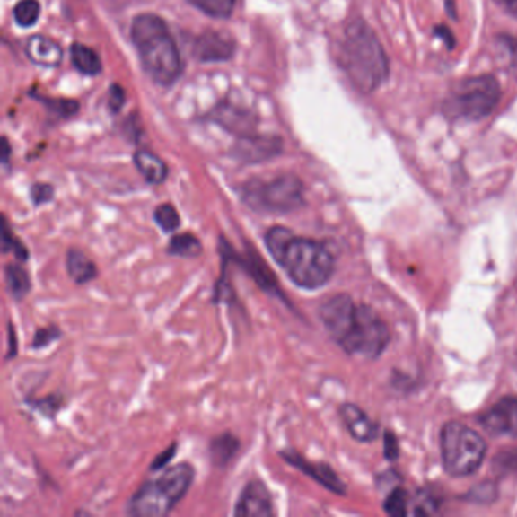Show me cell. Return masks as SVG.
Returning a JSON list of instances; mask_svg holds the SVG:
<instances>
[{
	"instance_id": "obj_1",
	"label": "cell",
	"mask_w": 517,
	"mask_h": 517,
	"mask_svg": "<svg viewBox=\"0 0 517 517\" xmlns=\"http://www.w3.org/2000/svg\"><path fill=\"white\" fill-rule=\"evenodd\" d=\"M264 244L275 263L298 287L318 290L329 283L336 272V259L327 244L299 237L285 226H272L264 234Z\"/></svg>"
},
{
	"instance_id": "obj_2",
	"label": "cell",
	"mask_w": 517,
	"mask_h": 517,
	"mask_svg": "<svg viewBox=\"0 0 517 517\" xmlns=\"http://www.w3.org/2000/svg\"><path fill=\"white\" fill-rule=\"evenodd\" d=\"M340 63L352 85L369 94L386 83L389 59L382 44L366 22L356 19L345 30L340 46Z\"/></svg>"
},
{
	"instance_id": "obj_3",
	"label": "cell",
	"mask_w": 517,
	"mask_h": 517,
	"mask_svg": "<svg viewBox=\"0 0 517 517\" xmlns=\"http://www.w3.org/2000/svg\"><path fill=\"white\" fill-rule=\"evenodd\" d=\"M131 35L143 67L155 83L171 85L181 76V54L162 17L137 15L132 22Z\"/></svg>"
},
{
	"instance_id": "obj_4",
	"label": "cell",
	"mask_w": 517,
	"mask_h": 517,
	"mask_svg": "<svg viewBox=\"0 0 517 517\" xmlns=\"http://www.w3.org/2000/svg\"><path fill=\"white\" fill-rule=\"evenodd\" d=\"M195 469L180 463L166 469L158 478L149 479L137 488L127 503V513L137 517H162L186 498L195 481Z\"/></svg>"
},
{
	"instance_id": "obj_5",
	"label": "cell",
	"mask_w": 517,
	"mask_h": 517,
	"mask_svg": "<svg viewBox=\"0 0 517 517\" xmlns=\"http://www.w3.org/2000/svg\"><path fill=\"white\" fill-rule=\"evenodd\" d=\"M241 200L250 210L267 215H288L302 208L305 188L298 176L283 173L272 180H252L241 188Z\"/></svg>"
},
{
	"instance_id": "obj_6",
	"label": "cell",
	"mask_w": 517,
	"mask_h": 517,
	"mask_svg": "<svg viewBox=\"0 0 517 517\" xmlns=\"http://www.w3.org/2000/svg\"><path fill=\"white\" fill-rule=\"evenodd\" d=\"M440 449L444 470L457 478L475 474L487 454L483 437L460 422H448L442 428Z\"/></svg>"
},
{
	"instance_id": "obj_7",
	"label": "cell",
	"mask_w": 517,
	"mask_h": 517,
	"mask_svg": "<svg viewBox=\"0 0 517 517\" xmlns=\"http://www.w3.org/2000/svg\"><path fill=\"white\" fill-rule=\"evenodd\" d=\"M501 94V85L492 74L464 79L446 101V111L455 118L477 122L492 114Z\"/></svg>"
},
{
	"instance_id": "obj_8",
	"label": "cell",
	"mask_w": 517,
	"mask_h": 517,
	"mask_svg": "<svg viewBox=\"0 0 517 517\" xmlns=\"http://www.w3.org/2000/svg\"><path fill=\"white\" fill-rule=\"evenodd\" d=\"M389 342L390 331L384 320L371 307L362 303L356 305L351 322L337 345L351 355L376 360L386 351Z\"/></svg>"
},
{
	"instance_id": "obj_9",
	"label": "cell",
	"mask_w": 517,
	"mask_h": 517,
	"mask_svg": "<svg viewBox=\"0 0 517 517\" xmlns=\"http://www.w3.org/2000/svg\"><path fill=\"white\" fill-rule=\"evenodd\" d=\"M355 308L356 303L352 301L349 294H334L327 301H323L322 305L319 307V318L334 342L337 343L342 338L355 312Z\"/></svg>"
},
{
	"instance_id": "obj_10",
	"label": "cell",
	"mask_w": 517,
	"mask_h": 517,
	"mask_svg": "<svg viewBox=\"0 0 517 517\" xmlns=\"http://www.w3.org/2000/svg\"><path fill=\"white\" fill-rule=\"evenodd\" d=\"M279 457L285 461V463L294 466V468L301 470L302 474L307 475L310 478L314 479L316 483L320 484L322 487L327 488L334 495H346L347 488L343 483L342 478L332 470L331 466L325 463H314L310 460L305 459L303 455L299 454L294 449H284L279 452Z\"/></svg>"
},
{
	"instance_id": "obj_11",
	"label": "cell",
	"mask_w": 517,
	"mask_h": 517,
	"mask_svg": "<svg viewBox=\"0 0 517 517\" xmlns=\"http://www.w3.org/2000/svg\"><path fill=\"white\" fill-rule=\"evenodd\" d=\"M234 516H275L274 499L263 481L252 479L244 486L235 503Z\"/></svg>"
},
{
	"instance_id": "obj_12",
	"label": "cell",
	"mask_w": 517,
	"mask_h": 517,
	"mask_svg": "<svg viewBox=\"0 0 517 517\" xmlns=\"http://www.w3.org/2000/svg\"><path fill=\"white\" fill-rule=\"evenodd\" d=\"M478 422L492 434L517 437V396L496 402L490 410L479 416Z\"/></svg>"
},
{
	"instance_id": "obj_13",
	"label": "cell",
	"mask_w": 517,
	"mask_h": 517,
	"mask_svg": "<svg viewBox=\"0 0 517 517\" xmlns=\"http://www.w3.org/2000/svg\"><path fill=\"white\" fill-rule=\"evenodd\" d=\"M283 143L276 137H257V136H243L235 145V156L240 162L254 164V162H267L270 158L279 155Z\"/></svg>"
},
{
	"instance_id": "obj_14",
	"label": "cell",
	"mask_w": 517,
	"mask_h": 517,
	"mask_svg": "<svg viewBox=\"0 0 517 517\" xmlns=\"http://www.w3.org/2000/svg\"><path fill=\"white\" fill-rule=\"evenodd\" d=\"M234 39L219 31H206L197 37L195 55L204 63L226 61L234 55Z\"/></svg>"
},
{
	"instance_id": "obj_15",
	"label": "cell",
	"mask_w": 517,
	"mask_h": 517,
	"mask_svg": "<svg viewBox=\"0 0 517 517\" xmlns=\"http://www.w3.org/2000/svg\"><path fill=\"white\" fill-rule=\"evenodd\" d=\"M340 416L349 434L362 443H371L378 437V425L354 404H343L340 407Z\"/></svg>"
},
{
	"instance_id": "obj_16",
	"label": "cell",
	"mask_w": 517,
	"mask_h": 517,
	"mask_svg": "<svg viewBox=\"0 0 517 517\" xmlns=\"http://www.w3.org/2000/svg\"><path fill=\"white\" fill-rule=\"evenodd\" d=\"M26 55L32 63L41 67H58L63 59V50L58 43L43 35H32L28 39Z\"/></svg>"
},
{
	"instance_id": "obj_17",
	"label": "cell",
	"mask_w": 517,
	"mask_h": 517,
	"mask_svg": "<svg viewBox=\"0 0 517 517\" xmlns=\"http://www.w3.org/2000/svg\"><path fill=\"white\" fill-rule=\"evenodd\" d=\"M235 258L239 259L240 266L250 274V278L258 284L259 288H263L267 294H274L276 296L281 294L278 287V281L275 278L272 270L264 264L263 258L257 252L250 250L246 255V258H241L239 255L234 254Z\"/></svg>"
},
{
	"instance_id": "obj_18",
	"label": "cell",
	"mask_w": 517,
	"mask_h": 517,
	"mask_svg": "<svg viewBox=\"0 0 517 517\" xmlns=\"http://www.w3.org/2000/svg\"><path fill=\"white\" fill-rule=\"evenodd\" d=\"M66 268L76 285H85L98 278L99 268L93 259L81 250H69L66 255Z\"/></svg>"
},
{
	"instance_id": "obj_19",
	"label": "cell",
	"mask_w": 517,
	"mask_h": 517,
	"mask_svg": "<svg viewBox=\"0 0 517 517\" xmlns=\"http://www.w3.org/2000/svg\"><path fill=\"white\" fill-rule=\"evenodd\" d=\"M241 442L232 433L215 435L210 442V459L215 468L224 469L239 454Z\"/></svg>"
},
{
	"instance_id": "obj_20",
	"label": "cell",
	"mask_w": 517,
	"mask_h": 517,
	"mask_svg": "<svg viewBox=\"0 0 517 517\" xmlns=\"http://www.w3.org/2000/svg\"><path fill=\"white\" fill-rule=\"evenodd\" d=\"M134 162L143 178L152 186H160L166 181L169 169H167L166 162L155 153L149 151H137L134 155Z\"/></svg>"
},
{
	"instance_id": "obj_21",
	"label": "cell",
	"mask_w": 517,
	"mask_h": 517,
	"mask_svg": "<svg viewBox=\"0 0 517 517\" xmlns=\"http://www.w3.org/2000/svg\"><path fill=\"white\" fill-rule=\"evenodd\" d=\"M5 275L6 292L15 302H22L30 294L32 283L31 276L23 266L17 263H8L4 268Z\"/></svg>"
},
{
	"instance_id": "obj_22",
	"label": "cell",
	"mask_w": 517,
	"mask_h": 517,
	"mask_svg": "<svg viewBox=\"0 0 517 517\" xmlns=\"http://www.w3.org/2000/svg\"><path fill=\"white\" fill-rule=\"evenodd\" d=\"M202 252H204L202 241L191 232L173 235L167 244V254L178 257V258H197Z\"/></svg>"
},
{
	"instance_id": "obj_23",
	"label": "cell",
	"mask_w": 517,
	"mask_h": 517,
	"mask_svg": "<svg viewBox=\"0 0 517 517\" xmlns=\"http://www.w3.org/2000/svg\"><path fill=\"white\" fill-rule=\"evenodd\" d=\"M70 50H72V63L81 74H88V76L101 74L102 63L93 49H90L83 44L76 43L72 46Z\"/></svg>"
},
{
	"instance_id": "obj_24",
	"label": "cell",
	"mask_w": 517,
	"mask_h": 517,
	"mask_svg": "<svg viewBox=\"0 0 517 517\" xmlns=\"http://www.w3.org/2000/svg\"><path fill=\"white\" fill-rule=\"evenodd\" d=\"M2 250H4V254L13 252L15 259H19L22 263H26L30 259V250H28L25 244L20 241L19 237H15L14 232L11 231L5 215L2 217Z\"/></svg>"
},
{
	"instance_id": "obj_25",
	"label": "cell",
	"mask_w": 517,
	"mask_h": 517,
	"mask_svg": "<svg viewBox=\"0 0 517 517\" xmlns=\"http://www.w3.org/2000/svg\"><path fill=\"white\" fill-rule=\"evenodd\" d=\"M191 5L215 19H228L234 11L235 0H188Z\"/></svg>"
},
{
	"instance_id": "obj_26",
	"label": "cell",
	"mask_w": 517,
	"mask_h": 517,
	"mask_svg": "<svg viewBox=\"0 0 517 517\" xmlns=\"http://www.w3.org/2000/svg\"><path fill=\"white\" fill-rule=\"evenodd\" d=\"M153 220L158 224V228L166 234H173L181 226V215L171 204H162L156 206L153 211Z\"/></svg>"
},
{
	"instance_id": "obj_27",
	"label": "cell",
	"mask_w": 517,
	"mask_h": 517,
	"mask_svg": "<svg viewBox=\"0 0 517 517\" xmlns=\"http://www.w3.org/2000/svg\"><path fill=\"white\" fill-rule=\"evenodd\" d=\"M217 120H219L220 125H223L231 131L241 132V136H248V131L252 127V123H250V120L246 118V114L241 110H237L234 107L220 110L217 112Z\"/></svg>"
},
{
	"instance_id": "obj_28",
	"label": "cell",
	"mask_w": 517,
	"mask_h": 517,
	"mask_svg": "<svg viewBox=\"0 0 517 517\" xmlns=\"http://www.w3.org/2000/svg\"><path fill=\"white\" fill-rule=\"evenodd\" d=\"M41 6L39 0H20L14 6V20L22 28L34 26L39 19Z\"/></svg>"
},
{
	"instance_id": "obj_29",
	"label": "cell",
	"mask_w": 517,
	"mask_h": 517,
	"mask_svg": "<svg viewBox=\"0 0 517 517\" xmlns=\"http://www.w3.org/2000/svg\"><path fill=\"white\" fill-rule=\"evenodd\" d=\"M384 510L390 516H407L408 513V496L404 488H395L393 492L387 496L384 503Z\"/></svg>"
},
{
	"instance_id": "obj_30",
	"label": "cell",
	"mask_w": 517,
	"mask_h": 517,
	"mask_svg": "<svg viewBox=\"0 0 517 517\" xmlns=\"http://www.w3.org/2000/svg\"><path fill=\"white\" fill-rule=\"evenodd\" d=\"M61 336H63V331L57 325L39 328L35 331L34 338H32V347L34 349H43V347L49 346L52 343L57 342L58 338H61Z\"/></svg>"
},
{
	"instance_id": "obj_31",
	"label": "cell",
	"mask_w": 517,
	"mask_h": 517,
	"mask_svg": "<svg viewBox=\"0 0 517 517\" xmlns=\"http://www.w3.org/2000/svg\"><path fill=\"white\" fill-rule=\"evenodd\" d=\"M495 469L501 474H514L517 472V449L504 451L495 459Z\"/></svg>"
},
{
	"instance_id": "obj_32",
	"label": "cell",
	"mask_w": 517,
	"mask_h": 517,
	"mask_svg": "<svg viewBox=\"0 0 517 517\" xmlns=\"http://www.w3.org/2000/svg\"><path fill=\"white\" fill-rule=\"evenodd\" d=\"M54 187L49 184H34L31 187V199L35 206H44L54 199Z\"/></svg>"
},
{
	"instance_id": "obj_33",
	"label": "cell",
	"mask_w": 517,
	"mask_h": 517,
	"mask_svg": "<svg viewBox=\"0 0 517 517\" xmlns=\"http://www.w3.org/2000/svg\"><path fill=\"white\" fill-rule=\"evenodd\" d=\"M176 451H178V446L176 443H171L169 448L164 449L162 454H158L155 457V460L152 461L151 464V470L152 472H155V470H162V469H166L169 464H171V460L176 455Z\"/></svg>"
},
{
	"instance_id": "obj_34",
	"label": "cell",
	"mask_w": 517,
	"mask_h": 517,
	"mask_svg": "<svg viewBox=\"0 0 517 517\" xmlns=\"http://www.w3.org/2000/svg\"><path fill=\"white\" fill-rule=\"evenodd\" d=\"M125 105V92L122 87L118 85H112L111 92H110V108L112 112H118Z\"/></svg>"
},
{
	"instance_id": "obj_35",
	"label": "cell",
	"mask_w": 517,
	"mask_h": 517,
	"mask_svg": "<svg viewBox=\"0 0 517 517\" xmlns=\"http://www.w3.org/2000/svg\"><path fill=\"white\" fill-rule=\"evenodd\" d=\"M384 454L389 460H396L399 454L398 440H396L395 435L391 434L390 431H387L386 435H384Z\"/></svg>"
},
{
	"instance_id": "obj_36",
	"label": "cell",
	"mask_w": 517,
	"mask_h": 517,
	"mask_svg": "<svg viewBox=\"0 0 517 517\" xmlns=\"http://www.w3.org/2000/svg\"><path fill=\"white\" fill-rule=\"evenodd\" d=\"M17 334H15V328L13 323H8V352H6V362H10L17 355Z\"/></svg>"
},
{
	"instance_id": "obj_37",
	"label": "cell",
	"mask_w": 517,
	"mask_h": 517,
	"mask_svg": "<svg viewBox=\"0 0 517 517\" xmlns=\"http://www.w3.org/2000/svg\"><path fill=\"white\" fill-rule=\"evenodd\" d=\"M508 14L517 17V0H495Z\"/></svg>"
},
{
	"instance_id": "obj_38",
	"label": "cell",
	"mask_w": 517,
	"mask_h": 517,
	"mask_svg": "<svg viewBox=\"0 0 517 517\" xmlns=\"http://www.w3.org/2000/svg\"><path fill=\"white\" fill-rule=\"evenodd\" d=\"M4 143H5V153H4V162H8V153H10V146H8V140L4 138Z\"/></svg>"
}]
</instances>
